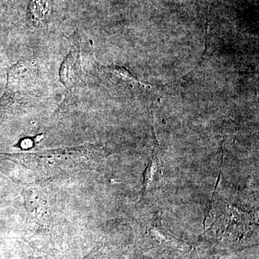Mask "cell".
Returning <instances> with one entry per match:
<instances>
[{
	"mask_svg": "<svg viewBox=\"0 0 259 259\" xmlns=\"http://www.w3.org/2000/svg\"><path fill=\"white\" fill-rule=\"evenodd\" d=\"M32 259H46V258H42V257H36V258H32Z\"/></svg>",
	"mask_w": 259,
	"mask_h": 259,
	"instance_id": "8992f818",
	"label": "cell"
},
{
	"mask_svg": "<svg viewBox=\"0 0 259 259\" xmlns=\"http://www.w3.org/2000/svg\"><path fill=\"white\" fill-rule=\"evenodd\" d=\"M99 250L97 249L93 250L86 257L83 259H97L98 258Z\"/></svg>",
	"mask_w": 259,
	"mask_h": 259,
	"instance_id": "5b68a950",
	"label": "cell"
},
{
	"mask_svg": "<svg viewBox=\"0 0 259 259\" xmlns=\"http://www.w3.org/2000/svg\"><path fill=\"white\" fill-rule=\"evenodd\" d=\"M36 69L30 61L20 60L8 71L6 88L0 98V120L20 115L36 98Z\"/></svg>",
	"mask_w": 259,
	"mask_h": 259,
	"instance_id": "6da1fadb",
	"label": "cell"
},
{
	"mask_svg": "<svg viewBox=\"0 0 259 259\" xmlns=\"http://www.w3.org/2000/svg\"><path fill=\"white\" fill-rule=\"evenodd\" d=\"M24 192L30 228H45L50 221V202L48 194L39 186H30Z\"/></svg>",
	"mask_w": 259,
	"mask_h": 259,
	"instance_id": "3957f363",
	"label": "cell"
},
{
	"mask_svg": "<svg viewBox=\"0 0 259 259\" xmlns=\"http://www.w3.org/2000/svg\"><path fill=\"white\" fill-rule=\"evenodd\" d=\"M89 147L64 148L51 150L35 153L10 154V160L29 167L36 171L40 169L46 174L57 173L58 171H70L83 169L89 164Z\"/></svg>",
	"mask_w": 259,
	"mask_h": 259,
	"instance_id": "7a4b0ae2",
	"label": "cell"
},
{
	"mask_svg": "<svg viewBox=\"0 0 259 259\" xmlns=\"http://www.w3.org/2000/svg\"><path fill=\"white\" fill-rule=\"evenodd\" d=\"M71 49L59 71L60 81L71 94L82 84V69L80 60V44L77 32L69 39Z\"/></svg>",
	"mask_w": 259,
	"mask_h": 259,
	"instance_id": "277c9868",
	"label": "cell"
}]
</instances>
